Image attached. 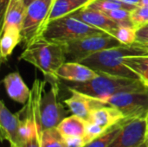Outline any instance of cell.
Listing matches in <instances>:
<instances>
[{
	"label": "cell",
	"instance_id": "obj_1",
	"mask_svg": "<svg viewBox=\"0 0 148 147\" xmlns=\"http://www.w3.org/2000/svg\"><path fill=\"white\" fill-rule=\"evenodd\" d=\"M142 55H148L147 50L136 45H122L96 52L82 60L81 63L87 65L97 73H104L131 79H140L134 71L126 66L124 58L127 56Z\"/></svg>",
	"mask_w": 148,
	"mask_h": 147
},
{
	"label": "cell",
	"instance_id": "obj_2",
	"mask_svg": "<svg viewBox=\"0 0 148 147\" xmlns=\"http://www.w3.org/2000/svg\"><path fill=\"white\" fill-rule=\"evenodd\" d=\"M19 59L36 67L46 79L57 77V70L66 62L63 46L49 42L42 36L26 46Z\"/></svg>",
	"mask_w": 148,
	"mask_h": 147
},
{
	"label": "cell",
	"instance_id": "obj_3",
	"mask_svg": "<svg viewBox=\"0 0 148 147\" xmlns=\"http://www.w3.org/2000/svg\"><path fill=\"white\" fill-rule=\"evenodd\" d=\"M68 88L105 101L108 97L119 93L143 90L148 88V87L140 79H131L99 73L96 77L89 81L73 82Z\"/></svg>",
	"mask_w": 148,
	"mask_h": 147
},
{
	"label": "cell",
	"instance_id": "obj_4",
	"mask_svg": "<svg viewBox=\"0 0 148 147\" xmlns=\"http://www.w3.org/2000/svg\"><path fill=\"white\" fill-rule=\"evenodd\" d=\"M47 81L36 79L28 101L22 109L24 114L20 122V136L23 147H41L42 129L40 120V101Z\"/></svg>",
	"mask_w": 148,
	"mask_h": 147
},
{
	"label": "cell",
	"instance_id": "obj_5",
	"mask_svg": "<svg viewBox=\"0 0 148 147\" xmlns=\"http://www.w3.org/2000/svg\"><path fill=\"white\" fill-rule=\"evenodd\" d=\"M105 33L107 32L102 29L88 25L73 16L68 15L49 21L42 36L49 42L63 45L83 37Z\"/></svg>",
	"mask_w": 148,
	"mask_h": 147
},
{
	"label": "cell",
	"instance_id": "obj_6",
	"mask_svg": "<svg viewBox=\"0 0 148 147\" xmlns=\"http://www.w3.org/2000/svg\"><path fill=\"white\" fill-rule=\"evenodd\" d=\"M122 45L114 36L105 33L83 37L63 44L62 46L66 62H81L96 52Z\"/></svg>",
	"mask_w": 148,
	"mask_h": 147
},
{
	"label": "cell",
	"instance_id": "obj_7",
	"mask_svg": "<svg viewBox=\"0 0 148 147\" xmlns=\"http://www.w3.org/2000/svg\"><path fill=\"white\" fill-rule=\"evenodd\" d=\"M54 3L55 0H35L27 7L21 29L22 42L25 47L42 36L45 26L49 23Z\"/></svg>",
	"mask_w": 148,
	"mask_h": 147
},
{
	"label": "cell",
	"instance_id": "obj_8",
	"mask_svg": "<svg viewBox=\"0 0 148 147\" xmlns=\"http://www.w3.org/2000/svg\"><path fill=\"white\" fill-rule=\"evenodd\" d=\"M44 79L50 84V88L48 91L44 89L40 101V120L42 131L56 128L68 114V111L58 101L59 78Z\"/></svg>",
	"mask_w": 148,
	"mask_h": 147
},
{
	"label": "cell",
	"instance_id": "obj_9",
	"mask_svg": "<svg viewBox=\"0 0 148 147\" xmlns=\"http://www.w3.org/2000/svg\"><path fill=\"white\" fill-rule=\"evenodd\" d=\"M104 101L120 110L125 119L148 116V88L119 93Z\"/></svg>",
	"mask_w": 148,
	"mask_h": 147
},
{
	"label": "cell",
	"instance_id": "obj_10",
	"mask_svg": "<svg viewBox=\"0 0 148 147\" xmlns=\"http://www.w3.org/2000/svg\"><path fill=\"white\" fill-rule=\"evenodd\" d=\"M148 116L125 119L120 133L108 147H139L146 142Z\"/></svg>",
	"mask_w": 148,
	"mask_h": 147
},
{
	"label": "cell",
	"instance_id": "obj_11",
	"mask_svg": "<svg viewBox=\"0 0 148 147\" xmlns=\"http://www.w3.org/2000/svg\"><path fill=\"white\" fill-rule=\"evenodd\" d=\"M21 110L12 113L5 106L3 101H0V132L1 139L10 143V147H23L20 136Z\"/></svg>",
	"mask_w": 148,
	"mask_h": 147
},
{
	"label": "cell",
	"instance_id": "obj_12",
	"mask_svg": "<svg viewBox=\"0 0 148 147\" xmlns=\"http://www.w3.org/2000/svg\"><path fill=\"white\" fill-rule=\"evenodd\" d=\"M69 91L71 95L64 101V103L72 114L77 115L86 120L93 110L108 105L101 99L87 95L76 90L69 88Z\"/></svg>",
	"mask_w": 148,
	"mask_h": 147
},
{
	"label": "cell",
	"instance_id": "obj_13",
	"mask_svg": "<svg viewBox=\"0 0 148 147\" xmlns=\"http://www.w3.org/2000/svg\"><path fill=\"white\" fill-rule=\"evenodd\" d=\"M70 15L86 23L87 24L102 29L107 33H109L111 30L119 27L114 21L109 18L102 11L90 8L88 6H85Z\"/></svg>",
	"mask_w": 148,
	"mask_h": 147
},
{
	"label": "cell",
	"instance_id": "obj_14",
	"mask_svg": "<svg viewBox=\"0 0 148 147\" xmlns=\"http://www.w3.org/2000/svg\"><path fill=\"white\" fill-rule=\"evenodd\" d=\"M99 75L96 71L81 62H66L56 72L58 78L72 81L83 82L89 81Z\"/></svg>",
	"mask_w": 148,
	"mask_h": 147
},
{
	"label": "cell",
	"instance_id": "obj_15",
	"mask_svg": "<svg viewBox=\"0 0 148 147\" xmlns=\"http://www.w3.org/2000/svg\"><path fill=\"white\" fill-rule=\"evenodd\" d=\"M3 83L8 96L14 101L25 105L28 101L31 89H29L23 81L21 75L18 72H13L7 75Z\"/></svg>",
	"mask_w": 148,
	"mask_h": 147
},
{
	"label": "cell",
	"instance_id": "obj_16",
	"mask_svg": "<svg viewBox=\"0 0 148 147\" xmlns=\"http://www.w3.org/2000/svg\"><path fill=\"white\" fill-rule=\"evenodd\" d=\"M124 119L125 117L120 110L114 107L106 105L93 110L87 121L96 124L104 130H107Z\"/></svg>",
	"mask_w": 148,
	"mask_h": 147
},
{
	"label": "cell",
	"instance_id": "obj_17",
	"mask_svg": "<svg viewBox=\"0 0 148 147\" xmlns=\"http://www.w3.org/2000/svg\"><path fill=\"white\" fill-rule=\"evenodd\" d=\"M1 34L2 37L0 42V59L1 62L3 63L7 62L16 46L20 42H22V35L21 29L14 25H9L2 29Z\"/></svg>",
	"mask_w": 148,
	"mask_h": 147
},
{
	"label": "cell",
	"instance_id": "obj_18",
	"mask_svg": "<svg viewBox=\"0 0 148 147\" xmlns=\"http://www.w3.org/2000/svg\"><path fill=\"white\" fill-rule=\"evenodd\" d=\"M26 11L27 6L24 0H9L3 16L2 29L14 25L22 29Z\"/></svg>",
	"mask_w": 148,
	"mask_h": 147
},
{
	"label": "cell",
	"instance_id": "obj_19",
	"mask_svg": "<svg viewBox=\"0 0 148 147\" xmlns=\"http://www.w3.org/2000/svg\"><path fill=\"white\" fill-rule=\"evenodd\" d=\"M86 120L72 114L63 119L56 128L65 139L69 137H83L86 132Z\"/></svg>",
	"mask_w": 148,
	"mask_h": 147
},
{
	"label": "cell",
	"instance_id": "obj_20",
	"mask_svg": "<svg viewBox=\"0 0 148 147\" xmlns=\"http://www.w3.org/2000/svg\"><path fill=\"white\" fill-rule=\"evenodd\" d=\"M90 2V0H55L49 17V22L70 15L73 12L87 6Z\"/></svg>",
	"mask_w": 148,
	"mask_h": 147
},
{
	"label": "cell",
	"instance_id": "obj_21",
	"mask_svg": "<svg viewBox=\"0 0 148 147\" xmlns=\"http://www.w3.org/2000/svg\"><path fill=\"white\" fill-rule=\"evenodd\" d=\"M126 66L134 71L148 87V55L127 56L124 58Z\"/></svg>",
	"mask_w": 148,
	"mask_h": 147
},
{
	"label": "cell",
	"instance_id": "obj_22",
	"mask_svg": "<svg viewBox=\"0 0 148 147\" xmlns=\"http://www.w3.org/2000/svg\"><path fill=\"white\" fill-rule=\"evenodd\" d=\"M125 120V119H124ZM124 120L120 121L119 123L115 124L114 126H111L110 128L107 129L101 135L87 144L84 147H108L116 136L120 133Z\"/></svg>",
	"mask_w": 148,
	"mask_h": 147
},
{
	"label": "cell",
	"instance_id": "obj_23",
	"mask_svg": "<svg viewBox=\"0 0 148 147\" xmlns=\"http://www.w3.org/2000/svg\"><path fill=\"white\" fill-rule=\"evenodd\" d=\"M87 6L101 11H108L116 9H125L132 11L137 7L135 5L124 3L121 0H93Z\"/></svg>",
	"mask_w": 148,
	"mask_h": 147
},
{
	"label": "cell",
	"instance_id": "obj_24",
	"mask_svg": "<svg viewBox=\"0 0 148 147\" xmlns=\"http://www.w3.org/2000/svg\"><path fill=\"white\" fill-rule=\"evenodd\" d=\"M136 31L137 29L132 26H119L108 34L114 36L123 45L132 46L136 42Z\"/></svg>",
	"mask_w": 148,
	"mask_h": 147
},
{
	"label": "cell",
	"instance_id": "obj_25",
	"mask_svg": "<svg viewBox=\"0 0 148 147\" xmlns=\"http://www.w3.org/2000/svg\"><path fill=\"white\" fill-rule=\"evenodd\" d=\"M41 147H66L65 139L57 128L43 130L42 133Z\"/></svg>",
	"mask_w": 148,
	"mask_h": 147
},
{
	"label": "cell",
	"instance_id": "obj_26",
	"mask_svg": "<svg viewBox=\"0 0 148 147\" xmlns=\"http://www.w3.org/2000/svg\"><path fill=\"white\" fill-rule=\"evenodd\" d=\"M109 18L114 21L119 26H133L131 22V11L125 9H116L108 11H102Z\"/></svg>",
	"mask_w": 148,
	"mask_h": 147
},
{
	"label": "cell",
	"instance_id": "obj_27",
	"mask_svg": "<svg viewBox=\"0 0 148 147\" xmlns=\"http://www.w3.org/2000/svg\"><path fill=\"white\" fill-rule=\"evenodd\" d=\"M131 22L138 29L148 24V5H139L131 11Z\"/></svg>",
	"mask_w": 148,
	"mask_h": 147
},
{
	"label": "cell",
	"instance_id": "obj_28",
	"mask_svg": "<svg viewBox=\"0 0 148 147\" xmlns=\"http://www.w3.org/2000/svg\"><path fill=\"white\" fill-rule=\"evenodd\" d=\"M106 130H104L103 128H101L98 125L87 121L86 132H85V134H84L83 138H84L86 143L88 144L89 142H91L92 140H94L95 139H96L97 137L101 135Z\"/></svg>",
	"mask_w": 148,
	"mask_h": 147
},
{
	"label": "cell",
	"instance_id": "obj_29",
	"mask_svg": "<svg viewBox=\"0 0 148 147\" xmlns=\"http://www.w3.org/2000/svg\"><path fill=\"white\" fill-rule=\"evenodd\" d=\"M64 139L66 147H84L87 145L83 137H69Z\"/></svg>",
	"mask_w": 148,
	"mask_h": 147
},
{
	"label": "cell",
	"instance_id": "obj_30",
	"mask_svg": "<svg viewBox=\"0 0 148 147\" xmlns=\"http://www.w3.org/2000/svg\"><path fill=\"white\" fill-rule=\"evenodd\" d=\"M136 42L138 43H148V24L138 29L136 31Z\"/></svg>",
	"mask_w": 148,
	"mask_h": 147
},
{
	"label": "cell",
	"instance_id": "obj_31",
	"mask_svg": "<svg viewBox=\"0 0 148 147\" xmlns=\"http://www.w3.org/2000/svg\"><path fill=\"white\" fill-rule=\"evenodd\" d=\"M8 2H9V0H0V10H1L0 13H1L2 17L3 16V14H4V11H5Z\"/></svg>",
	"mask_w": 148,
	"mask_h": 147
},
{
	"label": "cell",
	"instance_id": "obj_32",
	"mask_svg": "<svg viewBox=\"0 0 148 147\" xmlns=\"http://www.w3.org/2000/svg\"><path fill=\"white\" fill-rule=\"evenodd\" d=\"M121 1L129 3V4H132V5H135V6H139L141 2V0H121Z\"/></svg>",
	"mask_w": 148,
	"mask_h": 147
},
{
	"label": "cell",
	"instance_id": "obj_33",
	"mask_svg": "<svg viewBox=\"0 0 148 147\" xmlns=\"http://www.w3.org/2000/svg\"><path fill=\"white\" fill-rule=\"evenodd\" d=\"M134 45H136L138 47H140L143 49H146V50L148 51V43H138V42H134Z\"/></svg>",
	"mask_w": 148,
	"mask_h": 147
},
{
	"label": "cell",
	"instance_id": "obj_34",
	"mask_svg": "<svg viewBox=\"0 0 148 147\" xmlns=\"http://www.w3.org/2000/svg\"><path fill=\"white\" fill-rule=\"evenodd\" d=\"M35 0H24V2H25V4H26V6L28 7L31 3H33Z\"/></svg>",
	"mask_w": 148,
	"mask_h": 147
},
{
	"label": "cell",
	"instance_id": "obj_35",
	"mask_svg": "<svg viewBox=\"0 0 148 147\" xmlns=\"http://www.w3.org/2000/svg\"><path fill=\"white\" fill-rule=\"evenodd\" d=\"M140 5H148V0H141Z\"/></svg>",
	"mask_w": 148,
	"mask_h": 147
},
{
	"label": "cell",
	"instance_id": "obj_36",
	"mask_svg": "<svg viewBox=\"0 0 148 147\" xmlns=\"http://www.w3.org/2000/svg\"><path fill=\"white\" fill-rule=\"evenodd\" d=\"M146 144L148 147V132H147V139H146Z\"/></svg>",
	"mask_w": 148,
	"mask_h": 147
},
{
	"label": "cell",
	"instance_id": "obj_37",
	"mask_svg": "<svg viewBox=\"0 0 148 147\" xmlns=\"http://www.w3.org/2000/svg\"><path fill=\"white\" fill-rule=\"evenodd\" d=\"M139 147H147V144H146V142H145L144 144H142L141 146H140Z\"/></svg>",
	"mask_w": 148,
	"mask_h": 147
},
{
	"label": "cell",
	"instance_id": "obj_38",
	"mask_svg": "<svg viewBox=\"0 0 148 147\" xmlns=\"http://www.w3.org/2000/svg\"><path fill=\"white\" fill-rule=\"evenodd\" d=\"M90 1H93V0H90Z\"/></svg>",
	"mask_w": 148,
	"mask_h": 147
}]
</instances>
